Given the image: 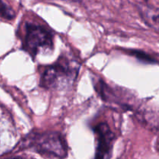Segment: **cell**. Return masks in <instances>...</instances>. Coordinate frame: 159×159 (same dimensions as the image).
I'll return each instance as SVG.
<instances>
[{
	"label": "cell",
	"instance_id": "obj_1",
	"mask_svg": "<svg viewBox=\"0 0 159 159\" xmlns=\"http://www.w3.org/2000/svg\"><path fill=\"white\" fill-rule=\"evenodd\" d=\"M34 148L39 153L55 157L65 158L67 155V148L61 134L54 132L42 134L33 141Z\"/></svg>",
	"mask_w": 159,
	"mask_h": 159
},
{
	"label": "cell",
	"instance_id": "obj_2",
	"mask_svg": "<svg viewBox=\"0 0 159 159\" xmlns=\"http://www.w3.org/2000/svg\"><path fill=\"white\" fill-rule=\"evenodd\" d=\"M26 45L30 52L34 55L48 52L52 49V37L42 26L30 24L26 29Z\"/></svg>",
	"mask_w": 159,
	"mask_h": 159
},
{
	"label": "cell",
	"instance_id": "obj_3",
	"mask_svg": "<svg viewBox=\"0 0 159 159\" xmlns=\"http://www.w3.org/2000/svg\"><path fill=\"white\" fill-rule=\"evenodd\" d=\"M75 67L65 61V63H59L47 68L41 77V85L46 88L57 87L61 84L68 82L76 74Z\"/></svg>",
	"mask_w": 159,
	"mask_h": 159
},
{
	"label": "cell",
	"instance_id": "obj_4",
	"mask_svg": "<svg viewBox=\"0 0 159 159\" xmlns=\"http://www.w3.org/2000/svg\"><path fill=\"white\" fill-rule=\"evenodd\" d=\"M97 136V148L96 158H110L113 148L114 134L106 124H100L96 127Z\"/></svg>",
	"mask_w": 159,
	"mask_h": 159
},
{
	"label": "cell",
	"instance_id": "obj_5",
	"mask_svg": "<svg viewBox=\"0 0 159 159\" xmlns=\"http://www.w3.org/2000/svg\"><path fill=\"white\" fill-rule=\"evenodd\" d=\"M149 11L146 12L143 14L144 17H145L146 22L155 28V30H158V9L155 11H152V9H148Z\"/></svg>",
	"mask_w": 159,
	"mask_h": 159
},
{
	"label": "cell",
	"instance_id": "obj_6",
	"mask_svg": "<svg viewBox=\"0 0 159 159\" xmlns=\"http://www.w3.org/2000/svg\"><path fill=\"white\" fill-rule=\"evenodd\" d=\"M14 16L15 12H13V10L2 0H0V16L7 20H11L14 18Z\"/></svg>",
	"mask_w": 159,
	"mask_h": 159
},
{
	"label": "cell",
	"instance_id": "obj_7",
	"mask_svg": "<svg viewBox=\"0 0 159 159\" xmlns=\"http://www.w3.org/2000/svg\"><path fill=\"white\" fill-rule=\"evenodd\" d=\"M64 1H68V2H77L79 0H64Z\"/></svg>",
	"mask_w": 159,
	"mask_h": 159
}]
</instances>
